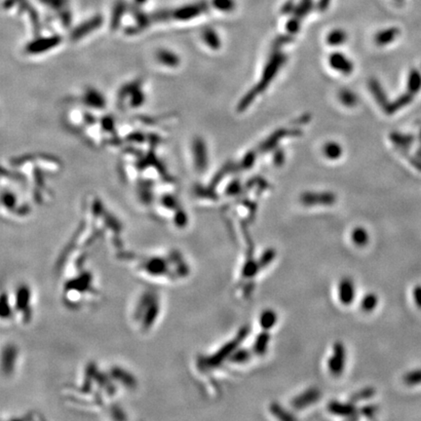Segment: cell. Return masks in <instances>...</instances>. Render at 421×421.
Listing matches in <instances>:
<instances>
[{"label": "cell", "mask_w": 421, "mask_h": 421, "mask_svg": "<svg viewBox=\"0 0 421 421\" xmlns=\"http://www.w3.org/2000/svg\"><path fill=\"white\" fill-rule=\"evenodd\" d=\"M135 270L144 277L156 282H178L189 275L188 263L178 252L164 255H146L130 258Z\"/></svg>", "instance_id": "6da1fadb"}, {"label": "cell", "mask_w": 421, "mask_h": 421, "mask_svg": "<svg viewBox=\"0 0 421 421\" xmlns=\"http://www.w3.org/2000/svg\"><path fill=\"white\" fill-rule=\"evenodd\" d=\"M1 320L2 322H19L26 325L32 318V292L31 288L19 285L13 294L2 293Z\"/></svg>", "instance_id": "7a4b0ae2"}, {"label": "cell", "mask_w": 421, "mask_h": 421, "mask_svg": "<svg viewBox=\"0 0 421 421\" xmlns=\"http://www.w3.org/2000/svg\"><path fill=\"white\" fill-rule=\"evenodd\" d=\"M75 276L69 277L64 286V300L69 307H79L90 300H95L97 294L94 276L89 271H82L80 266Z\"/></svg>", "instance_id": "3957f363"}, {"label": "cell", "mask_w": 421, "mask_h": 421, "mask_svg": "<svg viewBox=\"0 0 421 421\" xmlns=\"http://www.w3.org/2000/svg\"><path fill=\"white\" fill-rule=\"evenodd\" d=\"M135 304L132 321L140 333L146 334L153 329L158 321L161 311L160 296L153 291H146L140 295Z\"/></svg>", "instance_id": "277c9868"}, {"label": "cell", "mask_w": 421, "mask_h": 421, "mask_svg": "<svg viewBox=\"0 0 421 421\" xmlns=\"http://www.w3.org/2000/svg\"><path fill=\"white\" fill-rule=\"evenodd\" d=\"M286 61H287V56L282 52L275 51L271 55L270 59L268 60L267 64L263 69L259 83L257 84L253 89H251L245 95V97L240 100L238 107H237L238 112H244L249 107V105L254 101V99L268 87V85L274 79V77L277 75L279 69L284 65Z\"/></svg>", "instance_id": "5b68a950"}, {"label": "cell", "mask_w": 421, "mask_h": 421, "mask_svg": "<svg viewBox=\"0 0 421 421\" xmlns=\"http://www.w3.org/2000/svg\"><path fill=\"white\" fill-rule=\"evenodd\" d=\"M249 333V327H243L237 334L236 338L225 344L217 353L200 358L198 360V367L201 369V371L204 372L218 368L233 354V352L239 347L240 343L246 340Z\"/></svg>", "instance_id": "8992f818"}, {"label": "cell", "mask_w": 421, "mask_h": 421, "mask_svg": "<svg viewBox=\"0 0 421 421\" xmlns=\"http://www.w3.org/2000/svg\"><path fill=\"white\" fill-rule=\"evenodd\" d=\"M146 101V94L143 78L126 83L118 92V103L121 108L138 110L143 107Z\"/></svg>", "instance_id": "52a82bcc"}, {"label": "cell", "mask_w": 421, "mask_h": 421, "mask_svg": "<svg viewBox=\"0 0 421 421\" xmlns=\"http://www.w3.org/2000/svg\"><path fill=\"white\" fill-rule=\"evenodd\" d=\"M63 42L62 36L59 34H53L49 36H39L30 41L25 47V53L30 56H39L48 53Z\"/></svg>", "instance_id": "ba28073f"}, {"label": "cell", "mask_w": 421, "mask_h": 421, "mask_svg": "<svg viewBox=\"0 0 421 421\" xmlns=\"http://www.w3.org/2000/svg\"><path fill=\"white\" fill-rule=\"evenodd\" d=\"M74 101L81 103L86 110L91 112H100L107 108V99L102 93L93 87H87L80 97H76Z\"/></svg>", "instance_id": "9c48e42d"}, {"label": "cell", "mask_w": 421, "mask_h": 421, "mask_svg": "<svg viewBox=\"0 0 421 421\" xmlns=\"http://www.w3.org/2000/svg\"><path fill=\"white\" fill-rule=\"evenodd\" d=\"M209 10V4L206 1H198L194 3L185 4L178 7L175 10H171V20L179 22H186L195 19L202 14H205Z\"/></svg>", "instance_id": "30bf717a"}, {"label": "cell", "mask_w": 421, "mask_h": 421, "mask_svg": "<svg viewBox=\"0 0 421 421\" xmlns=\"http://www.w3.org/2000/svg\"><path fill=\"white\" fill-rule=\"evenodd\" d=\"M1 204L3 212H6L10 216H16L20 218L26 217L30 213V209L25 204H20L17 194L12 190L3 187Z\"/></svg>", "instance_id": "8fae6325"}, {"label": "cell", "mask_w": 421, "mask_h": 421, "mask_svg": "<svg viewBox=\"0 0 421 421\" xmlns=\"http://www.w3.org/2000/svg\"><path fill=\"white\" fill-rule=\"evenodd\" d=\"M102 24L103 17L101 15H95L74 28L70 32V39L74 42L82 40L84 37L98 30L102 26Z\"/></svg>", "instance_id": "7c38bea8"}, {"label": "cell", "mask_w": 421, "mask_h": 421, "mask_svg": "<svg viewBox=\"0 0 421 421\" xmlns=\"http://www.w3.org/2000/svg\"><path fill=\"white\" fill-rule=\"evenodd\" d=\"M346 365V349L343 343L336 342L333 347V354L328 361V369L334 376H340Z\"/></svg>", "instance_id": "4fadbf2b"}, {"label": "cell", "mask_w": 421, "mask_h": 421, "mask_svg": "<svg viewBox=\"0 0 421 421\" xmlns=\"http://www.w3.org/2000/svg\"><path fill=\"white\" fill-rule=\"evenodd\" d=\"M191 150L193 163L196 171L198 173H204L207 170L209 163L208 149L205 141L200 137L195 138L192 142Z\"/></svg>", "instance_id": "5bb4252c"}, {"label": "cell", "mask_w": 421, "mask_h": 421, "mask_svg": "<svg viewBox=\"0 0 421 421\" xmlns=\"http://www.w3.org/2000/svg\"><path fill=\"white\" fill-rule=\"evenodd\" d=\"M302 205L311 206H332L337 201L333 192H305L299 198Z\"/></svg>", "instance_id": "9a60e30c"}, {"label": "cell", "mask_w": 421, "mask_h": 421, "mask_svg": "<svg viewBox=\"0 0 421 421\" xmlns=\"http://www.w3.org/2000/svg\"><path fill=\"white\" fill-rule=\"evenodd\" d=\"M300 135H301V132L299 130H296V129H292V130L279 129V130L275 131L273 134H271L265 141H263L259 145L258 151L259 153L269 152V151L276 148V146H278L279 142L282 139H284L286 137H297Z\"/></svg>", "instance_id": "2e32d148"}, {"label": "cell", "mask_w": 421, "mask_h": 421, "mask_svg": "<svg viewBox=\"0 0 421 421\" xmlns=\"http://www.w3.org/2000/svg\"><path fill=\"white\" fill-rule=\"evenodd\" d=\"M328 409L332 414L345 417L348 419H358L359 410L356 408L355 404L351 403H341L339 401H332L328 405Z\"/></svg>", "instance_id": "e0dca14e"}, {"label": "cell", "mask_w": 421, "mask_h": 421, "mask_svg": "<svg viewBox=\"0 0 421 421\" xmlns=\"http://www.w3.org/2000/svg\"><path fill=\"white\" fill-rule=\"evenodd\" d=\"M320 397H321V391L316 387H311L305 390L304 392H302L301 394H299L298 396H296L291 401V406L297 410L306 408L309 405L317 402L320 399Z\"/></svg>", "instance_id": "ac0fdd59"}, {"label": "cell", "mask_w": 421, "mask_h": 421, "mask_svg": "<svg viewBox=\"0 0 421 421\" xmlns=\"http://www.w3.org/2000/svg\"><path fill=\"white\" fill-rule=\"evenodd\" d=\"M356 297V287L352 279L343 278L339 285V298L345 305H351Z\"/></svg>", "instance_id": "d6986e66"}, {"label": "cell", "mask_w": 421, "mask_h": 421, "mask_svg": "<svg viewBox=\"0 0 421 421\" xmlns=\"http://www.w3.org/2000/svg\"><path fill=\"white\" fill-rule=\"evenodd\" d=\"M155 61L166 68H178L180 65V57L172 50L159 49L155 54Z\"/></svg>", "instance_id": "ffe728a7"}, {"label": "cell", "mask_w": 421, "mask_h": 421, "mask_svg": "<svg viewBox=\"0 0 421 421\" xmlns=\"http://www.w3.org/2000/svg\"><path fill=\"white\" fill-rule=\"evenodd\" d=\"M329 62L330 65L340 73L348 75L351 74L353 71V63L346 56L340 52L333 53L329 58Z\"/></svg>", "instance_id": "44dd1931"}, {"label": "cell", "mask_w": 421, "mask_h": 421, "mask_svg": "<svg viewBox=\"0 0 421 421\" xmlns=\"http://www.w3.org/2000/svg\"><path fill=\"white\" fill-rule=\"evenodd\" d=\"M129 10V5L124 1V0H117L114 4L113 16L111 20V28L113 31H115L119 29L121 26L122 19L125 15V13Z\"/></svg>", "instance_id": "7402d4cb"}, {"label": "cell", "mask_w": 421, "mask_h": 421, "mask_svg": "<svg viewBox=\"0 0 421 421\" xmlns=\"http://www.w3.org/2000/svg\"><path fill=\"white\" fill-rule=\"evenodd\" d=\"M239 170H240V167H239V164H237V163L228 162V163L225 164L221 168V170L218 171V173L214 176V178H213L212 181H210L209 186L210 188L215 189L223 181V179L227 176H228L229 174H232V173H237V171H239Z\"/></svg>", "instance_id": "603a6c76"}, {"label": "cell", "mask_w": 421, "mask_h": 421, "mask_svg": "<svg viewBox=\"0 0 421 421\" xmlns=\"http://www.w3.org/2000/svg\"><path fill=\"white\" fill-rule=\"evenodd\" d=\"M270 334L268 331L261 332L255 340L253 344V352L258 356H263L266 354L268 345L270 342Z\"/></svg>", "instance_id": "cb8c5ba5"}, {"label": "cell", "mask_w": 421, "mask_h": 421, "mask_svg": "<svg viewBox=\"0 0 421 421\" xmlns=\"http://www.w3.org/2000/svg\"><path fill=\"white\" fill-rule=\"evenodd\" d=\"M201 36H202V40L204 41V43L210 49L219 50L221 48L222 41H221L220 35L218 34V32L215 30L210 29V28L205 29L202 32V35Z\"/></svg>", "instance_id": "d4e9b609"}, {"label": "cell", "mask_w": 421, "mask_h": 421, "mask_svg": "<svg viewBox=\"0 0 421 421\" xmlns=\"http://www.w3.org/2000/svg\"><path fill=\"white\" fill-rule=\"evenodd\" d=\"M278 321V315L273 309H265L259 316V325L263 331H269L274 328Z\"/></svg>", "instance_id": "484cf974"}, {"label": "cell", "mask_w": 421, "mask_h": 421, "mask_svg": "<svg viewBox=\"0 0 421 421\" xmlns=\"http://www.w3.org/2000/svg\"><path fill=\"white\" fill-rule=\"evenodd\" d=\"M351 238L353 244L359 248H363L367 246L370 241L369 232L364 227H356L355 229H353Z\"/></svg>", "instance_id": "4316f807"}, {"label": "cell", "mask_w": 421, "mask_h": 421, "mask_svg": "<svg viewBox=\"0 0 421 421\" xmlns=\"http://www.w3.org/2000/svg\"><path fill=\"white\" fill-rule=\"evenodd\" d=\"M377 305H378V296L376 293L373 292H369L365 294L361 300V309L367 313H371L373 310H375Z\"/></svg>", "instance_id": "83f0119b"}, {"label": "cell", "mask_w": 421, "mask_h": 421, "mask_svg": "<svg viewBox=\"0 0 421 421\" xmlns=\"http://www.w3.org/2000/svg\"><path fill=\"white\" fill-rule=\"evenodd\" d=\"M347 40V33L340 29L332 31L327 36V42L331 46H339L345 43Z\"/></svg>", "instance_id": "f1b7e54d"}, {"label": "cell", "mask_w": 421, "mask_h": 421, "mask_svg": "<svg viewBox=\"0 0 421 421\" xmlns=\"http://www.w3.org/2000/svg\"><path fill=\"white\" fill-rule=\"evenodd\" d=\"M376 391L373 387H365L359 391H357L356 393H354L351 397H350V402L353 404L356 403H360V402H364L367 400H370L371 398H372L375 395Z\"/></svg>", "instance_id": "f546056e"}, {"label": "cell", "mask_w": 421, "mask_h": 421, "mask_svg": "<svg viewBox=\"0 0 421 421\" xmlns=\"http://www.w3.org/2000/svg\"><path fill=\"white\" fill-rule=\"evenodd\" d=\"M323 152L325 156L330 160H337L340 158L342 154V148L341 146L335 142H330L325 145L323 148Z\"/></svg>", "instance_id": "4dcf8cb0"}, {"label": "cell", "mask_w": 421, "mask_h": 421, "mask_svg": "<svg viewBox=\"0 0 421 421\" xmlns=\"http://www.w3.org/2000/svg\"><path fill=\"white\" fill-rule=\"evenodd\" d=\"M313 7H314L313 0H300L299 3L295 7L293 16L301 20L302 18H305L313 10Z\"/></svg>", "instance_id": "1f68e13d"}, {"label": "cell", "mask_w": 421, "mask_h": 421, "mask_svg": "<svg viewBox=\"0 0 421 421\" xmlns=\"http://www.w3.org/2000/svg\"><path fill=\"white\" fill-rule=\"evenodd\" d=\"M339 97H340V100L341 101V103L344 104L345 107H348V108H353V107H355V105L358 103V97H357V95L353 91H351L349 89H343V90H341L340 92Z\"/></svg>", "instance_id": "d6a6232c"}, {"label": "cell", "mask_w": 421, "mask_h": 421, "mask_svg": "<svg viewBox=\"0 0 421 421\" xmlns=\"http://www.w3.org/2000/svg\"><path fill=\"white\" fill-rule=\"evenodd\" d=\"M252 357V351L247 348H237L233 354L229 357V361L235 364H244L247 363Z\"/></svg>", "instance_id": "836d02e7"}, {"label": "cell", "mask_w": 421, "mask_h": 421, "mask_svg": "<svg viewBox=\"0 0 421 421\" xmlns=\"http://www.w3.org/2000/svg\"><path fill=\"white\" fill-rule=\"evenodd\" d=\"M260 269H261V268H260V266H259V261H256V260L253 259H249L245 262V264H244V266H243L242 274H243V276H244L245 278H249V279H251V278L255 277V276L259 273V271Z\"/></svg>", "instance_id": "e575fe53"}, {"label": "cell", "mask_w": 421, "mask_h": 421, "mask_svg": "<svg viewBox=\"0 0 421 421\" xmlns=\"http://www.w3.org/2000/svg\"><path fill=\"white\" fill-rule=\"evenodd\" d=\"M270 411L274 416H276L278 419H281V420H293V419H295V416H293L291 413H290L288 410H286L278 403H272L270 405Z\"/></svg>", "instance_id": "d590c367"}, {"label": "cell", "mask_w": 421, "mask_h": 421, "mask_svg": "<svg viewBox=\"0 0 421 421\" xmlns=\"http://www.w3.org/2000/svg\"><path fill=\"white\" fill-rule=\"evenodd\" d=\"M370 89H371L373 97L377 100V102L380 105H383V107H384V105L387 102V99H386V97H385V95H384V93L382 91V88H381L380 84L375 79H372L370 81Z\"/></svg>", "instance_id": "8d00e7d4"}, {"label": "cell", "mask_w": 421, "mask_h": 421, "mask_svg": "<svg viewBox=\"0 0 421 421\" xmlns=\"http://www.w3.org/2000/svg\"><path fill=\"white\" fill-rule=\"evenodd\" d=\"M194 194L197 197L203 198V199H210V200H217L218 199V194L216 193L215 189L210 188V186L205 187V186L197 185L194 188Z\"/></svg>", "instance_id": "74e56055"}, {"label": "cell", "mask_w": 421, "mask_h": 421, "mask_svg": "<svg viewBox=\"0 0 421 421\" xmlns=\"http://www.w3.org/2000/svg\"><path fill=\"white\" fill-rule=\"evenodd\" d=\"M212 5L221 12H231L235 9V0H212Z\"/></svg>", "instance_id": "f35d334b"}, {"label": "cell", "mask_w": 421, "mask_h": 421, "mask_svg": "<svg viewBox=\"0 0 421 421\" xmlns=\"http://www.w3.org/2000/svg\"><path fill=\"white\" fill-rule=\"evenodd\" d=\"M403 381L407 386H415L421 384V369L413 370L406 372L403 377Z\"/></svg>", "instance_id": "ab89813d"}, {"label": "cell", "mask_w": 421, "mask_h": 421, "mask_svg": "<svg viewBox=\"0 0 421 421\" xmlns=\"http://www.w3.org/2000/svg\"><path fill=\"white\" fill-rule=\"evenodd\" d=\"M397 35V31L394 29L380 32L375 36V41L378 45H384L391 42Z\"/></svg>", "instance_id": "60d3db41"}, {"label": "cell", "mask_w": 421, "mask_h": 421, "mask_svg": "<svg viewBox=\"0 0 421 421\" xmlns=\"http://www.w3.org/2000/svg\"><path fill=\"white\" fill-rule=\"evenodd\" d=\"M39 2L51 10L60 12L67 7L68 0H39Z\"/></svg>", "instance_id": "b9f144b4"}, {"label": "cell", "mask_w": 421, "mask_h": 421, "mask_svg": "<svg viewBox=\"0 0 421 421\" xmlns=\"http://www.w3.org/2000/svg\"><path fill=\"white\" fill-rule=\"evenodd\" d=\"M276 258V250L273 248H268L266 249L260 256L259 261V264L260 266V268H264L266 266H268Z\"/></svg>", "instance_id": "7bdbcfd3"}, {"label": "cell", "mask_w": 421, "mask_h": 421, "mask_svg": "<svg viewBox=\"0 0 421 421\" xmlns=\"http://www.w3.org/2000/svg\"><path fill=\"white\" fill-rule=\"evenodd\" d=\"M58 18L60 20L61 25L65 28V29H68L71 26L72 23V14L71 11L66 7L63 10H61L60 12H58Z\"/></svg>", "instance_id": "ee69618b"}, {"label": "cell", "mask_w": 421, "mask_h": 421, "mask_svg": "<svg viewBox=\"0 0 421 421\" xmlns=\"http://www.w3.org/2000/svg\"><path fill=\"white\" fill-rule=\"evenodd\" d=\"M256 158H257V153L255 151H249L244 156L242 161L239 163L240 170H248V169L252 168L255 164Z\"/></svg>", "instance_id": "f6af8a7d"}, {"label": "cell", "mask_w": 421, "mask_h": 421, "mask_svg": "<svg viewBox=\"0 0 421 421\" xmlns=\"http://www.w3.org/2000/svg\"><path fill=\"white\" fill-rule=\"evenodd\" d=\"M286 30L289 34H295L300 30V19L293 16L290 19L286 25Z\"/></svg>", "instance_id": "bcb514c9"}, {"label": "cell", "mask_w": 421, "mask_h": 421, "mask_svg": "<svg viewBox=\"0 0 421 421\" xmlns=\"http://www.w3.org/2000/svg\"><path fill=\"white\" fill-rule=\"evenodd\" d=\"M378 411V405H367L361 407L359 410L360 414H362L365 417L368 418H373Z\"/></svg>", "instance_id": "7dc6e473"}, {"label": "cell", "mask_w": 421, "mask_h": 421, "mask_svg": "<svg viewBox=\"0 0 421 421\" xmlns=\"http://www.w3.org/2000/svg\"><path fill=\"white\" fill-rule=\"evenodd\" d=\"M293 41V37L291 36V34H289V35H280V36H278L275 40H274V42H273V44H272V48L276 51V50H278L280 47H282L283 45H285V44H289V43H291V42H292Z\"/></svg>", "instance_id": "c3c4849f"}, {"label": "cell", "mask_w": 421, "mask_h": 421, "mask_svg": "<svg viewBox=\"0 0 421 421\" xmlns=\"http://www.w3.org/2000/svg\"><path fill=\"white\" fill-rule=\"evenodd\" d=\"M242 190V185L240 183L239 180H233L231 181L228 186L226 189V193L228 196H235L237 194H239Z\"/></svg>", "instance_id": "681fc988"}, {"label": "cell", "mask_w": 421, "mask_h": 421, "mask_svg": "<svg viewBox=\"0 0 421 421\" xmlns=\"http://www.w3.org/2000/svg\"><path fill=\"white\" fill-rule=\"evenodd\" d=\"M247 185H248L249 187H251V188H252V187H256V185H258V188H260V189H266L267 186H268V183H267L266 180H264L263 178L258 177V178H252V179L247 183Z\"/></svg>", "instance_id": "f907efd6"}, {"label": "cell", "mask_w": 421, "mask_h": 421, "mask_svg": "<svg viewBox=\"0 0 421 421\" xmlns=\"http://www.w3.org/2000/svg\"><path fill=\"white\" fill-rule=\"evenodd\" d=\"M295 3L293 2V0H288V1L283 5L282 9H281V13L283 15H288L290 13H293L295 10Z\"/></svg>", "instance_id": "816d5d0a"}, {"label": "cell", "mask_w": 421, "mask_h": 421, "mask_svg": "<svg viewBox=\"0 0 421 421\" xmlns=\"http://www.w3.org/2000/svg\"><path fill=\"white\" fill-rule=\"evenodd\" d=\"M412 294H413V299H414L416 306L419 309H421V285H417L414 287Z\"/></svg>", "instance_id": "f5cc1de1"}, {"label": "cell", "mask_w": 421, "mask_h": 421, "mask_svg": "<svg viewBox=\"0 0 421 421\" xmlns=\"http://www.w3.org/2000/svg\"><path fill=\"white\" fill-rule=\"evenodd\" d=\"M284 161H285V154H284L283 150L277 149L275 151V153H274V156H273V162H274V164L276 166H282L283 163H284Z\"/></svg>", "instance_id": "db71d44e"}, {"label": "cell", "mask_w": 421, "mask_h": 421, "mask_svg": "<svg viewBox=\"0 0 421 421\" xmlns=\"http://www.w3.org/2000/svg\"><path fill=\"white\" fill-rule=\"evenodd\" d=\"M24 1H26V0H5L4 3H3V7H4L5 9H11V8H13L16 4L20 5V4L23 3Z\"/></svg>", "instance_id": "11a10c76"}, {"label": "cell", "mask_w": 421, "mask_h": 421, "mask_svg": "<svg viewBox=\"0 0 421 421\" xmlns=\"http://www.w3.org/2000/svg\"><path fill=\"white\" fill-rule=\"evenodd\" d=\"M331 1H332V0H319L318 5H317L318 10L320 12H325L329 8Z\"/></svg>", "instance_id": "9f6ffc18"}, {"label": "cell", "mask_w": 421, "mask_h": 421, "mask_svg": "<svg viewBox=\"0 0 421 421\" xmlns=\"http://www.w3.org/2000/svg\"><path fill=\"white\" fill-rule=\"evenodd\" d=\"M134 1H135V3H136L138 6H142V5H144L145 3L147 2V0H134Z\"/></svg>", "instance_id": "6f0895ef"}]
</instances>
